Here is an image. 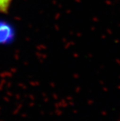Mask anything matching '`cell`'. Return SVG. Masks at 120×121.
<instances>
[{"label": "cell", "mask_w": 120, "mask_h": 121, "mask_svg": "<svg viewBox=\"0 0 120 121\" xmlns=\"http://www.w3.org/2000/svg\"><path fill=\"white\" fill-rule=\"evenodd\" d=\"M12 0H0V12L7 13Z\"/></svg>", "instance_id": "obj_1"}]
</instances>
